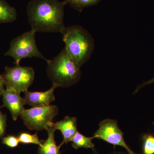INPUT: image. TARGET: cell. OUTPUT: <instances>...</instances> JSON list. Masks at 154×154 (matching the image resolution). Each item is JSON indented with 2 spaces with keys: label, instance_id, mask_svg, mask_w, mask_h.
Listing matches in <instances>:
<instances>
[{
  "label": "cell",
  "instance_id": "1",
  "mask_svg": "<svg viewBox=\"0 0 154 154\" xmlns=\"http://www.w3.org/2000/svg\"><path fill=\"white\" fill-rule=\"evenodd\" d=\"M65 1L31 0L27 7V15L31 29L35 32L62 33Z\"/></svg>",
  "mask_w": 154,
  "mask_h": 154
},
{
  "label": "cell",
  "instance_id": "2",
  "mask_svg": "<svg viewBox=\"0 0 154 154\" xmlns=\"http://www.w3.org/2000/svg\"><path fill=\"white\" fill-rule=\"evenodd\" d=\"M65 48L79 68L91 58L94 41L91 34L79 25L66 27L62 32Z\"/></svg>",
  "mask_w": 154,
  "mask_h": 154
},
{
  "label": "cell",
  "instance_id": "3",
  "mask_svg": "<svg viewBox=\"0 0 154 154\" xmlns=\"http://www.w3.org/2000/svg\"><path fill=\"white\" fill-rule=\"evenodd\" d=\"M48 76L57 88H68L75 85L82 76L80 69L64 48L52 59L48 60Z\"/></svg>",
  "mask_w": 154,
  "mask_h": 154
},
{
  "label": "cell",
  "instance_id": "4",
  "mask_svg": "<svg viewBox=\"0 0 154 154\" xmlns=\"http://www.w3.org/2000/svg\"><path fill=\"white\" fill-rule=\"evenodd\" d=\"M36 32L32 30L17 36L11 41L8 50L5 54L6 56L11 57L15 60L16 65L20 64L23 59L39 58L48 60L39 51L35 39Z\"/></svg>",
  "mask_w": 154,
  "mask_h": 154
},
{
  "label": "cell",
  "instance_id": "5",
  "mask_svg": "<svg viewBox=\"0 0 154 154\" xmlns=\"http://www.w3.org/2000/svg\"><path fill=\"white\" fill-rule=\"evenodd\" d=\"M58 112L57 105H49L25 109L20 116L28 129L47 131L53 126L54 118L58 115Z\"/></svg>",
  "mask_w": 154,
  "mask_h": 154
},
{
  "label": "cell",
  "instance_id": "6",
  "mask_svg": "<svg viewBox=\"0 0 154 154\" xmlns=\"http://www.w3.org/2000/svg\"><path fill=\"white\" fill-rule=\"evenodd\" d=\"M2 75L6 89H12L21 94L28 91L33 84L35 72L31 67L22 66L19 64L6 66Z\"/></svg>",
  "mask_w": 154,
  "mask_h": 154
},
{
  "label": "cell",
  "instance_id": "7",
  "mask_svg": "<svg viewBox=\"0 0 154 154\" xmlns=\"http://www.w3.org/2000/svg\"><path fill=\"white\" fill-rule=\"evenodd\" d=\"M94 138L99 139L116 146H120L126 149L129 154H136L127 145L124 139L123 132L119 129L117 121L106 119L99 124V128L94 133Z\"/></svg>",
  "mask_w": 154,
  "mask_h": 154
},
{
  "label": "cell",
  "instance_id": "8",
  "mask_svg": "<svg viewBox=\"0 0 154 154\" xmlns=\"http://www.w3.org/2000/svg\"><path fill=\"white\" fill-rule=\"evenodd\" d=\"M3 105L1 107H6L8 109L14 121L25 110L26 105L25 99L21 97L20 93L12 89H5L2 95Z\"/></svg>",
  "mask_w": 154,
  "mask_h": 154
},
{
  "label": "cell",
  "instance_id": "9",
  "mask_svg": "<svg viewBox=\"0 0 154 154\" xmlns=\"http://www.w3.org/2000/svg\"><path fill=\"white\" fill-rule=\"evenodd\" d=\"M57 88L52 85V87L48 91L44 92H25L24 97L25 104L33 107H39L50 105L51 102L55 100L54 90Z\"/></svg>",
  "mask_w": 154,
  "mask_h": 154
},
{
  "label": "cell",
  "instance_id": "10",
  "mask_svg": "<svg viewBox=\"0 0 154 154\" xmlns=\"http://www.w3.org/2000/svg\"><path fill=\"white\" fill-rule=\"evenodd\" d=\"M77 119L75 117L66 116L61 121L54 124L56 130L60 131L63 136V141L60 145L61 146L64 144L71 142L72 139L78 131Z\"/></svg>",
  "mask_w": 154,
  "mask_h": 154
},
{
  "label": "cell",
  "instance_id": "11",
  "mask_svg": "<svg viewBox=\"0 0 154 154\" xmlns=\"http://www.w3.org/2000/svg\"><path fill=\"white\" fill-rule=\"evenodd\" d=\"M55 131L54 126L47 130L48 138L46 140H41V144L39 146L38 154H60L61 146L57 145L55 140L54 132Z\"/></svg>",
  "mask_w": 154,
  "mask_h": 154
},
{
  "label": "cell",
  "instance_id": "12",
  "mask_svg": "<svg viewBox=\"0 0 154 154\" xmlns=\"http://www.w3.org/2000/svg\"><path fill=\"white\" fill-rule=\"evenodd\" d=\"M17 17V10L5 0H0V24L14 22Z\"/></svg>",
  "mask_w": 154,
  "mask_h": 154
},
{
  "label": "cell",
  "instance_id": "13",
  "mask_svg": "<svg viewBox=\"0 0 154 154\" xmlns=\"http://www.w3.org/2000/svg\"><path fill=\"white\" fill-rule=\"evenodd\" d=\"M94 137H88L77 131L72 140V146L76 149L80 148L94 149L95 145L92 140Z\"/></svg>",
  "mask_w": 154,
  "mask_h": 154
},
{
  "label": "cell",
  "instance_id": "14",
  "mask_svg": "<svg viewBox=\"0 0 154 154\" xmlns=\"http://www.w3.org/2000/svg\"><path fill=\"white\" fill-rule=\"evenodd\" d=\"M143 154H154V135L146 134L142 137Z\"/></svg>",
  "mask_w": 154,
  "mask_h": 154
},
{
  "label": "cell",
  "instance_id": "15",
  "mask_svg": "<svg viewBox=\"0 0 154 154\" xmlns=\"http://www.w3.org/2000/svg\"><path fill=\"white\" fill-rule=\"evenodd\" d=\"M100 0H65L66 4H69L72 7L82 12L83 9L87 7L98 4Z\"/></svg>",
  "mask_w": 154,
  "mask_h": 154
},
{
  "label": "cell",
  "instance_id": "16",
  "mask_svg": "<svg viewBox=\"0 0 154 154\" xmlns=\"http://www.w3.org/2000/svg\"><path fill=\"white\" fill-rule=\"evenodd\" d=\"M19 142L24 144H35L41 145V141L39 139L37 132L32 134L28 132H22L18 137Z\"/></svg>",
  "mask_w": 154,
  "mask_h": 154
},
{
  "label": "cell",
  "instance_id": "17",
  "mask_svg": "<svg viewBox=\"0 0 154 154\" xmlns=\"http://www.w3.org/2000/svg\"><path fill=\"white\" fill-rule=\"evenodd\" d=\"M2 139V143L11 148H15L19 145V141L17 137L14 135H8Z\"/></svg>",
  "mask_w": 154,
  "mask_h": 154
},
{
  "label": "cell",
  "instance_id": "18",
  "mask_svg": "<svg viewBox=\"0 0 154 154\" xmlns=\"http://www.w3.org/2000/svg\"><path fill=\"white\" fill-rule=\"evenodd\" d=\"M7 126V115L4 114L0 110V139L5 137Z\"/></svg>",
  "mask_w": 154,
  "mask_h": 154
},
{
  "label": "cell",
  "instance_id": "19",
  "mask_svg": "<svg viewBox=\"0 0 154 154\" xmlns=\"http://www.w3.org/2000/svg\"><path fill=\"white\" fill-rule=\"evenodd\" d=\"M154 82V77L152 79L150 80L149 81H148V82H145L143 83L142 85H139L138 86L136 90L135 91L134 93H137L140 90V89H141L142 88H143V87H144L145 86L147 85H150V84H151L152 83Z\"/></svg>",
  "mask_w": 154,
  "mask_h": 154
},
{
  "label": "cell",
  "instance_id": "20",
  "mask_svg": "<svg viewBox=\"0 0 154 154\" xmlns=\"http://www.w3.org/2000/svg\"><path fill=\"white\" fill-rule=\"evenodd\" d=\"M4 86H5V85H4L2 75L0 74V97L2 96L3 91L5 90Z\"/></svg>",
  "mask_w": 154,
  "mask_h": 154
},
{
  "label": "cell",
  "instance_id": "21",
  "mask_svg": "<svg viewBox=\"0 0 154 154\" xmlns=\"http://www.w3.org/2000/svg\"><path fill=\"white\" fill-rule=\"evenodd\" d=\"M95 154H98L96 153ZM123 154V153H121V152H114V153H111V154Z\"/></svg>",
  "mask_w": 154,
  "mask_h": 154
},
{
  "label": "cell",
  "instance_id": "22",
  "mask_svg": "<svg viewBox=\"0 0 154 154\" xmlns=\"http://www.w3.org/2000/svg\"><path fill=\"white\" fill-rule=\"evenodd\" d=\"M153 124H154V123H153Z\"/></svg>",
  "mask_w": 154,
  "mask_h": 154
}]
</instances>
